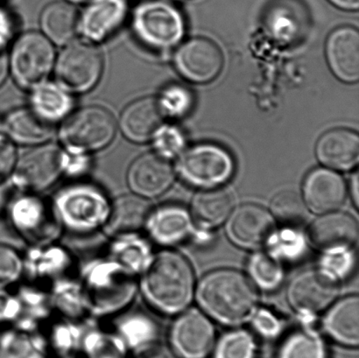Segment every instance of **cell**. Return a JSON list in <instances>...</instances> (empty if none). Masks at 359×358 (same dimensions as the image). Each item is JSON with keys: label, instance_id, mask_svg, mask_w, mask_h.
I'll return each instance as SVG.
<instances>
[{"label": "cell", "instance_id": "cell-1", "mask_svg": "<svg viewBox=\"0 0 359 358\" xmlns=\"http://www.w3.org/2000/svg\"><path fill=\"white\" fill-rule=\"evenodd\" d=\"M77 275L90 318L107 322L135 306L139 296L138 276L107 255L101 254L79 262Z\"/></svg>", "mask_w": 359, "mask_h": 358}, {"label": "cell", "instance_id": "cell-2", "mask_svg": "<svg viewBox=\"0 0 359 358\" xmlns=\"http://www.w3.org/2000/svg\"><path fill=\"white\" fill-rule=\"evenodd\" d=\"M139 296L154 313L173 317L192 301L195 276L192 266L172 249L156 252L149 268L138 277Z\"/></svg>", "mask_w": 359, "mask_h": 358}, {"label": "cell", "instance_id": "cell-3", "mask_svg": "<svg viewBox=\"0 0 359 358\" xmlns=\"http://www.w3.org/2000/svg\"><path fill=\"white\" fill-rule=\"evenodd\" d=\"M50 200L63 233L79 237L104 233L114 203L107 189L88 179L67 181Z\"/></svg>", "mask_w": 359, "mask_h": 358}, {"label": "cell", "instance_id": "cell-4", "mask_svg": "<svg viewBox=\"0 0 359 358\" xmlns=\"http://www.w3.org/2000/svg\"><path fill=\"white\" fill-rule=\"evenodd\" d=\"M200 307L222 324L236 326L255 315L259 296L248 277L231 269L208 273L197 289Z\"/></svg>", "mask_w": 359, "mask_h": 358}, {"label": "cell", "instance_id": "cell-5", "mask_svg": "<svg viewBox=\"0 0 359 358\" xmlns=\"http://www.w3.org/2000/svg\"><path fill=\"white\" fill-rule=\"evenodd\" d=\"M4 214L27 247L57 242L65 235L50 198L43 194L14 191Z\"/></svg>", "mask_w": 359, "mask_h": 358}, {"label": "cell", "instance_id": "cell-6", "mask_svg": "<svg viewBox=\"0 0 359 358\" xmlns=\"http://www.w3.org/2000/svg\"><path fill=\"white\" fill-rule=\"evenodd\" d=\"M132 28L140 43L163 52L175 48L182 41L185 24L177 7L161 0H151L136 7Z\"/></svg>", "mask_w": 359, "mask_h": 358}, {"label": "cell", "instance_id": "cell-7", "mask_svg": "<svg viewBox=\"0 0 359 358\" xmlns=\"http://www.w3.org/2000/svg\"><path fill=\"white\" fill-rule=\"evenodd\" d=\"M60 130L66 152L90 154L110 145L116 133V121L107 109L87 106L69 115Z\"/></svg>", "mask_w": 359, "mask_h": 358}, {"label": "cell", "instance_id": "cell-8", "mask_svg": "<svg viewBox=\"0 0 359 358\" xmlns=\"http://www.w3.org/2000/svg\"><path fill=\"white\" fill-rule=\"evenodd\" d=\"M67 152L46 144L18 159L10 184L14 191L44 194L63 179Z\"/></svg>", "mask_w": 359, "mask_h": 358}, {"label": "cell", "instance_id": "cell-9", "mask_svg": "<svg viewBox=\"0 0 359 358\" xmlns=\"http://www.w3.org/2000/svg\"><path fill=\"white\" fill-rule=\"evenodd\" d=\"M54 46L43 34L27 32L18 39L9 56V69L15 82L27 90L47 82L54 69Z\"/></svg>", "mask_w": 359, "mask_h": 358}, {"label": "cell", "instance_id": "cell-10", "mask_svg": "<svg viewBox=\"0 0 359 358\" xmlns=\"http://www.w3.org/2000/svg\"><path fill=\"white\" fill-rule=\"evenodd\" d=\"M234 160L223 147L200 144L187 150L178 161L177 172L194 187L213 188L225 184L234 174Z\"/></svg>", "mask_w": 359, "mask_h": 358}, {"label": "cell", "instance_id": "cell-11", "mask_svg": "<svg viewBox=\"0 0 359 358\" xmlns=\"http://www.w3.org/2000/svg\"><path fill=\"white\" fill-rule=\"evenodd\" d=\"M104 70L101 53L93 44L72 41L60 54L55 76L60 86L70 94L84 93L100 82Z\"/></svg>", "mask_w": 359, "mask_h": 358}, {"label": "cell", "instance_id": "cell-12", "mask_svg": "<svg viewBox=\"0 0 359 358\" xmlns=\"http://www.w3.org/2000/svg\"><path fill=\"white\" fill-rule=\"evenodd\" d=\"M24 280L49 286L65 277L76 275L79 261L61 242L32 245L23 252Z\"/></svg>", "mask_w": 359, "mask_h": 358}, {"label": "cell", "instance_id": "cell-13", "mask_svg": "<svg viewBox=\"0 0 359 358\" xmlns=\"http://www.w3.org/2000/svg\"><path fill=\"white\" fill-rule=\"evenodd\" d=\"M216 332L211 322L202 312L183 311L168 331L172 352L180 358H205L212 350Z\"/></svg>", "mask_w": 359, "mask_h": 358}, {"label": "cell", "instance_id": "cell-14", "mask_svg": "<svg viewBox=\"0 0 359 358\" xmlns=\"http://www.w3.org/2000/svg\"><path fill=\"white\" fill-rule=\"evenodd\" d=\"M339 292V282L318 269L295 276L287 296L290 306L302 317H314L328 308Z\"/></svg>", "mask_w": 359, "mask_h": 358}, {"label": "cell", "instance_id": "cell-15", "mask_svg": "<svg viewBox=\"0 0 359 358\" xmlns=\"http://www.w3.org/2000/svg\"><path fill=\"white\" fill-rule=\"evenodd\" d=\"M126 178L129 193L149 202L170 191L175 170L170 159L156 152L147 153L133 161Z\"/></svg>", "mask_w": 359, "mask_h": 358}, {"label": "cell", "instance_id": "cell-16", "mask_svg": "<svg viewBox=\"0 0 359 358\" xmlns=\"http://www.w3.org/2000/svg\"><path fill=\"white\" fill-rule=\"evenodd\" d=\"M142 230L154 247L171 249L188 240L192 233L191 216L177 203L150 207Z\"/></svg>", "mask_w": 359, "mask_h": 358}, {"label": "cell", "instance_id": "cell-17", "mask_svg": "<svg viewBox=\"0 0 359 358\" xmlns=\"http://www.w3.org/2000/svg\"><path fill=\"white\" fill-rule=\"evenodd\" d=\"M175 63L178 72L189 82L205 83L219 75L224 57L214 41L199 37L185 42L178 49Z\"/></svg>", "mask_w": 359, "mask_h": 358}, {"label": "cell", "instance_id": "cell-18", "mask_svg": "<svg viewBox=\"0 0 359 358\" xmlns=\"http://www.w3.org/2000/svg\"><path fill=\"white\" fill-rule=\"evenodd\" d=\"M227 220V237L238 247L249 250L262 247L274 233V219L270 212L252 203L238 207Z\"/></svg>", "mask_w": 359, "mask_h": 358}, {"label": "cell", "instance_id": "cell-19", "mask_svg": "<svg viewBox=\"0 0 359 358\" xmlns=\"http://www.w3.org/2000/svg\"><path fill=\"white\" fill-rule=\"evenodd\" d=\"M308 237L312 247L323 254L351 250L358 240V223L347 213H325L309 226Z\"/></svg>", "mask_w": 359, "mask_h": 358}, {"label": "cell", "instance_id": "cell-20", "mask_svg": "<svg viewBox=\"0 0 359 358\" xmlns=\"http://www.w3.org/2000/svg\"><path fill=\"white\" fill-rule=\"evenodd\" d=\"M154 247L142 230H128L109 236L103 254L139 277L152 262Z\"/></svg>", "mask_w": 359, "mask_h": 358}, {"label": "cell", "instance_id": "cell-21", "mask_svg": "<svg viewBox=\"0 0 359 358\" xmlns=\"http://www.w3.org/2000/svg\"><path fill=\"white\" fill-rule=\"evenodd\" d=\"M126 0H96L79 17V33L90 42H103L117 32L128 17Z\"/></svg>", "mask_w": 359, "mask_h": 358}, {"label": "cell", "instance_id": "cell-22", "mask_svg": "<svg viewBox=\"0 0 359 358\" xmlns=\"http://www.w3.org/2000/svg\"><path fill=\"white\" fill-rule=\"evenodd\" d=\"M347 188L336 172L318 168L306 177L304 199L308 209L318 214L336 212L346 201Z\"/></svg>", "mask_w": 359, "mask_h": 358}, {"label": "cell", "instance_id": "cell-23", "mask_svg": "<svg viewBox=\"0 0 359 358\" xmlns=\"http://www.w3.org/2000/svg\"><path fill=\"white\" fill-rule=\"evenodd\" d=\"M20 313L13 327L26 331H41L55 317L48 287L23 280L14 287Z\"/></svg>", "mask_w": 359, "mask_h": 358}, {"label": "cell", "instance_id": "cell-24", "mask_svg": "<svg viewBox=\"0 0 359 358\" xmlns=\"http://www.w3.org/2000/svg\"><path fill=\"white\" fill-rule=\"evenodd\" d=\"M107 322L124 345L135 350V354L159 345V324L139 308L133 306Z\"/></svg>", "mask_w": 359, "mask_h": 358}, {"label": "cell", "instance_id": "cell-25", "mask_svg": "<svg viewBox=\"0 0 359 358\" xmlns=\"http://www.w3.org/2000/svg\"><path fill=\"white\" fill-rule=\"evenodd\" d=\"M329 65L337 78L346 83L359 79V34L356 28H337L326 45Z\"/></svg>", "mask_w": 359, "mask_h": 358}, {"label": "cell", "instance_id": "cell-26", "mask_svg": "<svg viewBox=\"0 0 359 358\" xmlns=\"http://www.w3.org/2000/svg\"><path fill=\"white\" fill-rule=\"evenodd\" d=\"M165 115L157 99L140 98L122 112L119 125L126 139L135 143L152 140L164 122Z\"/></svg>", "mask_w": 359, "mask_h": 358}, {"label": "cell", "instance_id": "cell-27", "mask_svg": "<svg viewBox=\"0 0 359 358\" xmlns=\"http://www.w3.org/2000/svg\"><path fill=\"white\" fill-rule=\"evenodd\" d=\"M316 156L323 165L334 170H350L358 163L359 138L348 129H334L318 140Z\"/></svg>", "mask_w": 359, "mask_h": 358}, {"label": "cell", "instance_id": "cell-28", "mask_svg": "<svg viewBox=\"0 0 359 358\" xmlns=\"http://www.w3.org/2000/svg\"><path fill=\"white\" fill-rule=\"evenodd\" d=\"M2 128L7 138L21 145H41L54 135L52 124L46 122L31 108H19L9 112Z\"/></svg>", "mask_w": 359, "mask_h": 358}, {"label": "cell", "instance_id": "cell-29", "mask_svg": "<svg viewBox=\"0 0 359 358\" xmlns=\"http://www.w3.org/2000/svg\"><path fill=\"white\" fill-rule=\"evenodd\" d=\"M323 328L334 341L356 347L359 343V299L349 296L330 308L323 321Z\"/></svg>", "mask_w": 359, "mask_h": 358}, {"label": "cell", "instance_id": "cell-30", "mask_svg": "<svg viewBox=\"0 0 359 358\" xmlns=\"http://www.w3.org/2000/svg\"><path fill=\"white\" fill-rule=\"evenodd\" d=\"M48 291L56 317L73 320L89 318L86 294L77 273L51 283Z\"/></svg>", "mask_w": 359, "mask_h": 358}, {"label": "cell", "instance_id": "cell-31", "mask_svg": "<svg viewBox=\"0 0 359 358\" xmlns=\"http://www.w3.org/2000/svg\"><path fill=\"white\" fill-rule=\"evenodd\" d=\"M79 15L70 4L53 2L46 6L41 15V27L52 43L68 45L79 33Z\"/></svg>", "mask_w": 359, "mask_h": 358}, {"label": "cell", "instance_id": "cell-32", "mask_svg": "<svg viewBox=\"0 0 359 358\" xmlns=\"http://www.w3.org/2000/svg\"><path fill=\"white\" fill-rule=\"evenodd\" d=\"M234 199L222 188H207L194 196L192 216L204 229H213L228 219L233 209Z\"/></svg>", "mask_w": 359, "mask_h": 358}, {"label": "cell", "instance_id": "cell-33", "mask_svg": "<svg viewBox=\"0 0 359 358\" xmlns=\"http://www.w3.org/2000/svg\"><path fill=\"white\" fill-rule=\"evenodd\" d=\"M30 97V108L49 124L66 118L72 111V94L58 83L45 82L34 88Z\"/></svg>", "mask_w": 359, "mask_h": 358}, {"label": "cell", "instance_id": "cell-34", "mask_svg": "<svg viewBox=\"0 0 359 358\" xmlns=\"http://www.w3.org/2000/svg\"><path fill=\"white\" fill-rule=\"evenodd\" d=\"M149 202L128 193L114 198L110 220L104 233L107 237L122 231L142 230Z\"/></svg>", "mask_w": 359, "mask_h": 358}, {"label": "cell", "instance_id": "cell-35", "mask_svg": "<svg viewBox=\"0 0 359 358\" xmlns=\"http://www.w3.org/2000/svg\"><path fill=\"white\" fill-rule=\"evenodd\" d=\"M279 358H328V353L318 333L312 329H300L285 340Z\"/></svg>", "mask_w": 359, "mask_h": 358}, {"label": "cell", "instance_id": "cell-36", "mask_svg": "<svg viewBox=\"0 0 359 358\" xmlns=\"http://www.w3.org/2000/svg\"><path fill=\"white\" fill-rule=\"evenodd\" d=\"M308 209L304 198L288 189L277 193L270 202L271 215L285 226H295L304 223Z\"/></svg>", "mask_w": 359, "mask_h": 358}, {"label": "cell", "instance_id": "cell-37", "mask_svg": "<svg viewBox=\"0 0 359 358\" xmlns=\"http://www.w3.org/2000/svg\"><path fill=\"white\" fill-rule=\"evenodd\" d=\"M266 245L269 254L279 262L297 261L302 258L307 249L304 234L292 228L274 231Z\"/></svg>", "mask_w": 359, "mask_h": 358}, {"label": "cell", "instance_id": "cell-38", "mask_svg": "<svg viewBox=\"0 0 359 358\" xmlns=\"http://www.w3.org/2000/svg\"><path fill=\"white\" fill-rule=\"evenodd\" d=\"M248 272L253 283L266 291L276 290L284 278L280 262L269 254H253L248 263Z\"/></svg>", "mask_w": 359, "mask_h": 358}, {"label": "cell", "instance_id": "cell-39", "mask_svg": "<svg viewBox=\"0 0 359 358\" xmlns=\"http://www.w3.org/2000/svg\"><path fill=\"white\" fill-rule=\"evenodd\" d=\"M23 280V252L0 244V289H13Z\"/></svg>", "mask_w": 359, "mask_h": 358}, {"label": "cell", "instance_id": "cell-40", "mask_svg": "<svg viewBox=\"0 0 359 358\" xmlns=\"http://www.w3.org/2000/svg\"><path fill=\"white\" fill-rule=\"evenodd\" d=\"M255 342L250 333L234 331L222 336L215 352V358H253Z\"/></svg>", "mask_w": 359, "mask_h": 358}, {"label": "cell", "instance_id": "cell-41", "mask_svg": "<svg viewBox=\"0 0 359 358\" xmlns=\"http://www.w3.org/2000/svg\"><path fill=\"white\" fill-rule=\"evenodd\" d=\"M165 117L180 118L192 107L193 97L188 89L181 85H171L161 93L157 99Z\"/></svg>", "mask_w": 359, "mask_h": 358}, {"label": "cell", "instance_id": "cell-42", "mask_svg": "<svg viewBox=\"0 0 359 358\" xmlns=\"http://www.w3.org/2000/svg\"><path fill=\"white\" fill-rule=\"evenodd\" d=\"M356 265V256L353 251L327 252L320 261V269L340 282L346 280L353 273Z\"/></svg>", "mask_w": 359, "mask_h": 358}, {"label": "cell", "instance_id": "cell-43", "mask_svg": "<svg viewBox=\"0 0 359 358\" xmlns=\"http://www.w3.org/2000/svg\"><path fill=\"white\" fill-rule=\"evenodd\" d=\"M154 152L171 160L182 152L184 146V137L177 128L163 125L152 139Z\"/></svg>", "mask_w": 359, "mask_h": 358}, {"label": "cell", "instance_id": "cell-44", "mask_svg": "<svg viewBox=\"0 0 359 358\" xmlns=\"http://www.w3.org/2000/svg\"><path fill=\"white\" fill-rule=\"evenodd\" d=\"M18 159L19 158L12 140L0 133V185L8 184L15 170Z\"/></svg>", "mask_w": 359, "mask_h": 358}, {"label": "cell", "instance_id": "cell-45", "mask_svg": "<svg viewBox=\"0 0 359 358\" xmlns=\"http://www.w3.org/2000/svg\"><path fill=\"white\" fill-rule=\"evenodd\" d=\"M252 326L260 336L266 338H276L283 329L279 318L266 310H256L252 315Z\"/></svg>", "mask_w": 359, "mask_h": 358}, {"label": "cell", "instance_id": "cell-46", "mask_svg": "<svg viewBox=\"0 0 359 358\" xmlns=\"http://www.w3.org/2000/svg\"><path fill=\"white\" fill-rule=\"evenodd\" d=\"M19 313V301L13 289H0V325H14Z\"/></svg>", "mask_w": 359, "mask_h": 358}, {"label": "cell", "instance_id": "cell-47", "mask_svg": "<svg viewBox=\"0 0 359 358\" xmlns=\"http://www.w3.org/2000/svg\"><path fill=\"white\" fill-rule=\"evenodd\" d=\"M133 358H180L172 352L171 349L157 345L149 349L135 353Z\"/></svg>", "mask_w": 359, "mask_h": 358}, {"label": "cell", "instance_id": "cell-48", "mask_svg": "<svg viewBox=\"0 0 359 358\" xmlns=\"http://www.w3.org/2000/svg\"><path fill=\"white\" fill-rule=\"evenodd\" d=\"M12 33V22L8 16L0 11V48H5Z\"/></svg>", "mask_w": 359, "mask_h": 358}, {"label": "cell", "instance_id": "cell-49", "mask_svg": "<svg viewBox=\"0 0 359 358\" xmlns=\"http://www.w3.org/2000/svg\"><path fill=\"white\" fill-rule=\"evenodd\" d=\"M13 192L14 189L10 182L0 185V215L5 213L7 203H8Z\"/></svg>", "mask_w": 359, "mask_h": 358}, {"label": "cell", "instance_id": "cell-50", "mask_svg": "<svg viewBox=\"0 0 359 358\" xmlns=\"http://www.w3.org/2000/svg\"><path fill=\"white\" fill-rule=\"evenodd\" d=\"M9 71V56L7 55L5 48H0V86L5 83Z\"/></svg>", "mask_w": 359, "mask_h": 358}, {"label": "cell", "instance_id": "cell-51", "mask_svg": "<svg viewBox=\"0 0 359 358\" xmlns=\"http://www.w3.org/2000/svg\"><path fill=\"white\" fill-rule=\"evenodd\" d=\"M330 1L340 8L346 10H357L359 6V0H330Z\"/></svg>", "mask_w": 359, "mask_h": 358}, {"label": "cell", "instance_id": "cell-52", "mask_svg": "<svg viewBox=\"0 0 359 358\" xmlns=\"http://www.w3.org/2000/svg\"><path fill=\"white\" fill-rule=\"evenodd\" d=\"M351 198H353V201L354 205L358 207L359 203V193H358V173L353 175V177L351 178Z\"/></svg>", "mask_w": 359, "mask_h": 358}, {"label": "cell", "instance_id": "cell-53", "mask_svg": "<svg viewBox=\"0 0 359 358\" xmlns=\"http://www.w3.org/2000/svg\"><path fill=\"white\" fill-rule=\"evenodd\" d=\"M68 1L76 4H90L96 1V0H68Z\"/></svg>", "mask_w": 359, "mask_h": 358}]
</instances>
